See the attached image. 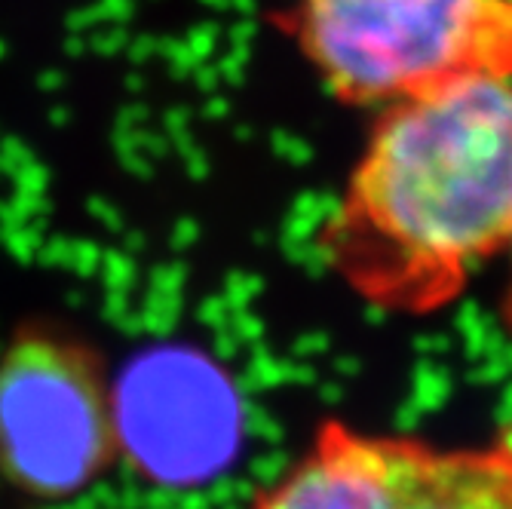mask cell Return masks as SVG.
<instances>
[{
    "mask_svg": "<svg viewBox=\"0 0 512 509\" xmlns=\"http://www.w3.org/2000/svg\"><path fill=\"white\" fill-rule=\"evenodd\" d=\"M509 240L512 80L470 77L381 108L316 249L365 304L427 316Z\"/></svg>",
    "mask_w": 512,
    "mask_h": 509,
    "instance_id": "obj_1",
    "label": "cell"
},
{
    "mask_svg": "<svg viewBox=\"0 0 512 509\" xmlns=\"http://www.w3.org/2000/svg\"><path fill=\"white\" fill-rule=\"evenodd\" d=\"M273 22L350 108L470 77L512 80V0H289Z\"/></svg>",
    "mask_w": 512,
    "mask_h": 509,
    "instance_id": "obj_2",
    "label": "cell"
},
{
    "mask_svg": "<svg viewBox=\"0 0 512 509\" xmlns=\"http://www.w3.org/2000/svg\"><path fill=\"white\" fill-rule=\"evenodd\" d=\"M120 457L117 378L71 322L22 319L0 344V479L37 503L96 485Z\"/></svg>",
    "mask_w": 512,
    "mask_h": 509,
    "instance_id": "obj_3",
    "label": "cell"
},
{
    "mask_svg": "<svg viewBox=\"0 0 512 509\" xmlns=\"http://www.w3.org/2000/svg\"><path fill=\"white\" fill-rule=\"evenodd\" d=\"M252 509H512V439L439 448L325 421Z\"/></svg>",
    "mask_w": 512,
    "mask_h": 509,
    "instance_id": "obj_4",
    "label": "cell"
},
{
    "mask_svg": "<svg viewBox=\"0 0 512 509\" xmlns=\"http://www.w3.org/2000/svg\"><path fill=\"white\" fill-rule=\"evenodd\" d=\"M117 442L148 482L200 485L234 457L237 414L206 372L148 359L117 381Z\"/></svg>",
    "mask_w": 512,
    "mask_h": 509,
    "instance_id": "obj_5",
    "label": "cell"
},
{
    "mask_svg": "<svg viewBox=\"0 0 512 509\" xmlns=\"http://www.w3.org/2000/svg\"><path fill=\"white\" fill-rule=\"evenodd\" d=\"M506 261H509V273H506V286H503V295H500V307H497V316H500V326L503 332L509 335L512 341V240L506 246Z\"/></svg>",
    "mask_w": 512,
    "mask_h": 509,
    "instance_id": "obj_6",
    "label": "cell"
}]
</instances>
